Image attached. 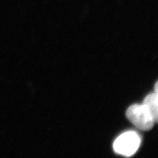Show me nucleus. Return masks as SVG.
Instances as JSON below:
<instances>
[{"label":"nucleus","instance_id":"7ed1b4c3","mask_svg":"<svg viewBox=\"0 0 158 158\" xmlns=\"http://www.w3.org/2000/svg\"><path fill=\"white\" fill-rule=\"evenodd\" d=\"M149 111L155 123L158 118V92H155L147 96L143 104Z\"/></svg>","mask_w":158,"mask_h":158},{"label":"nucleus","instance_id":"f257e3e1","mask_svg":"<svg viewBox=\"0 0 158 158\" xmlns=\"http://www.w3.org/2000/svg\"><path fill=\"white\" fill-rule=\"evenodd\" d=\"M126 115L138 128L143 131L151 130L155 123L152 116L143 104H135L128 108Z\"/></svg>","mask_w":158,"mask_h":158},{"label":"nucleus","instance_id":"f03ea898","mask_svg":"<svg viewBox=\"0 0 158 158\" xmlns=\"http://www.w3.org/2000/svg\"><path fill=\"white\" fill-rule=\"evenodd\" d=\"M141 143V138L134 131L125 132L116 139L113 148L115 152L125 156L133 155L138 149Z\"/></svg>","mask_w":158,"mask_h":158}]
</instances>
